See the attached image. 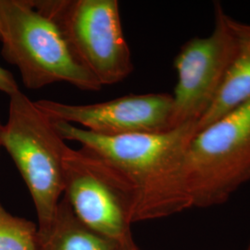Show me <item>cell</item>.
I'll use <instances>...</instances> for the list:
<instances>
[{
	"label": "cell",
	"instance_id": "3957f363",
	"mask_svg": "<svg viewBox=\"0 0 250 250\" xmlns=\"http://www.w3.org/2000/svg\"><path fill=\"white\" fill-rule=\"evenodd\" d=\"M2 145L26 184L36 207L38 237H43L50 230L64 194L63 159L69 146L53 120L21 90L9 96Z\"/></svg>",
	"mask_w": 250,
	"mask_h": 250
},
{
	"label": "cell",
	"instance_id": "6da1fadb",
	"mask_svg": "<svg viewBox=\"0 0 250 250\" xmlns=\"http://www.w3.org/2000/svg\"><path fill=\"white\" fill-rule=\"evenodd\" d=\"M53 122L65 141L80 144L124 189L131 203L133 224L191 208L184 160L197 132V123L158 134L105 137L71 124Z\"/></svg>",
	"mask_w": 250,
	"mask_h": 250
},
{
	"label": "cell",
	"instance_id": "52a82bcc",
	"mask_svg": "<svg viewBox=\"0 0 250 250\" xmlns=\"http://www.w3.org/2000/svg\"><path fill=\"white\" fill-rule=\"evenodd\" d=\"M63 175V196L83 224L118 243L132 236L130 200L97 159L81 147L68 146Z\"/></svg>",
	"mask_w": 250,
	"mask_h": 250
},
{
	"label": "cell",
	"instance_id": "8fae6325",
	"mask_svg": "<svg viewBox=\"0 0 250 250\" xmlns=\"http://www.w3.org/2000/svg\"><path fill=\"white\" fill-rule=\"evenodd\" d=\"M36 224L10 214L0 205V250H37Z\"/></svg>",
	"mask_w": 250,
	"mask_h": 250
},
{
	"label": "cell",
	"instance_id": "5b68a950",
	"mask_svg": "<svg viewBox=\"0 0 250 250\" xmlns=\"http://www.w3.org/2000/svg\"><path fill=\"white\" fill-rule=\"evenodd\" d=\"M60 24L81 62L101 86L127 78L134 70L117 0H37Z\"/></svg>",
	"mask_w": 250,
	"mask_h": 250
},
{
	"label": "cell",
	"instance_id": "4fadbf2b",
	"mask_svg": "<svg viewBox=\"0 0 250 250\" xmlns=\"http://www.w3.org/2000/svg\"><path fill=\"white\" fill-rule=\"evenodd\" d=\"M116 250H139L136 244L133 239V235L125 239L124 241L120 242Z\"/></svg>",
	"mask_w": 250,
	"mask_h": 250
},
{
	"label": "cell",
	"instance_id": "30bf717a",
	"mask_svg": "<svg viewBox=\"0 0 250 250\" xmlns=\"http://www.w3.org/2000/svg\"><path fill=\"white\" fill-rule=\"evenodd\" d=\"M119 244L83 224L63 196L49 232L38 237L37 250H116Z\"/></svg>",
	"mask_w": 250,
	"mask_h": 250
},
{
	"label": "cell",
	"instance_id": "8992f818",
	"mask_svg": "<svg viewBox=\"0 0 250 250\" xmlns=\"http://www.w3.org/2000/svg\"><path fill=\"white\" fill-rule=\"evenodd\" d=\"M214 29L189 40L177 54L171 128L198 123L213 104L237 50L235 20L215 4Z\"/></svg>",
	"mask_w": 250,
	"mask_h": 250
},
{
	"label": "cell",
	"instance_id": "ba28073f",
	"mask_svg": "<svg viewBox=\"0 0 250 250\" xmlns=\"http://www.w3.org/2000/svg\"><path fill=\"white\" fill-rule=\"evenodd\" d=\"M36 105L55 122L80 125L105 137L158 134L171 130L173 99L167 93L127 95L95 104L74 105L40 99Z\"/></svg>",
	"mask_w": 250,
	"mask_h": 250
},
{
	"label": "cell",
	"instance_id": "9c48e42d",
	"mask_svg": "<svg viewBox=\"0 0 250 250\" xmlns=\"http://www.w3.org/2000/svg\"><path fill=\"white\" fill-rule=\"evenodd\" d=\"M237 50L213 104L197 123V131L250 100V24L235 20Z\"/></svg>",
	"mask_w": 250,
	"mask_h": 250
},
{
	"label": "cell",
	"instance_id": "7a4b0ae2",
	"mask_svg": "<svg viewBox=\"0 0 250 250\" xmlns=\"http://www.w3.org/2000/svg\"><path fill=\"white\" fill-rule=\"evenodd\" d=\"M3 59L18 68L29 89L67 83L96 92L99 81L81 62L62 27L37 0H0Z\"/></svg>",
	"mask_w": 250,
	"mask_h": 250
},
{
	"label": "cell",
	"instance_id": "7c38bea8",
	"mask_svg": "<svg viewBox=\"0 0 250 250\" xmlns=\"http://www.w3.org/2000/svg\"><path fill=\"white\" fill-rule=\"evenodd\" d=\"M19 90L18 83L13 74L0 66V91L9 95V97Z\"/></svg>",
	"mask_w": 250,
	"mask_h": 250
},
{
	"label": "cell",
	"instance_id": "5bb4252c",
	"mask_svg": "<svg viewBox=\"0 0 250 250\" xmlns=\"http://www.w3.org/2000/svg\"><path fill=\"white\" fill-rule=\"evenodd\" d=\"M3 128H4V125L1 123V120H0V149L1 147H3V145H2V136H3Z\"/></svg>",
	"mask_w": 250,
	"mask_h": 250
},
{
	"label": "cell",
	"instance_id": "277c9868",
	"mask_svg": "<svg viewBox=\"0 0 250 250\" xmlns=\"http://www.w3.org/2000/svg\"><path fill=\"white\" fill-rule=\"evenodd\" d=\"M191 208L222 205L250 181V100L197 131L184 160Z\"/></svg>",
	"mask_w": 250,
	"mask_h": 250
},
{
	"label": "cell",
	"instance_id": "2e32d148",
	"mask_svg": "<svg viewBox=\"0 0 250 250\" xmlns=\"http://www.w3.org/2000/svg\"><path fill=\"white\" fill-rule=\"evenodd\" d=\"M248 250H250V247H249V249H248Z\"/></svg>",
	"mask_w": 250,
	"mask_h": 250
},
{
	"label": "cell",
	"instance_id": "9a60e30c",
	"mask_svg": "<svg viewBox=\"0 0 250 250\" xmlns=\"http://www.w3.org/2000/svg\"><path fill=\"white\" fill-rule=\"evenodd\" d=\"M0 36H1V19H0Z\"/></svg>",
	"mask_w": 250,
	"mask_h": 250
}]
</instances>
